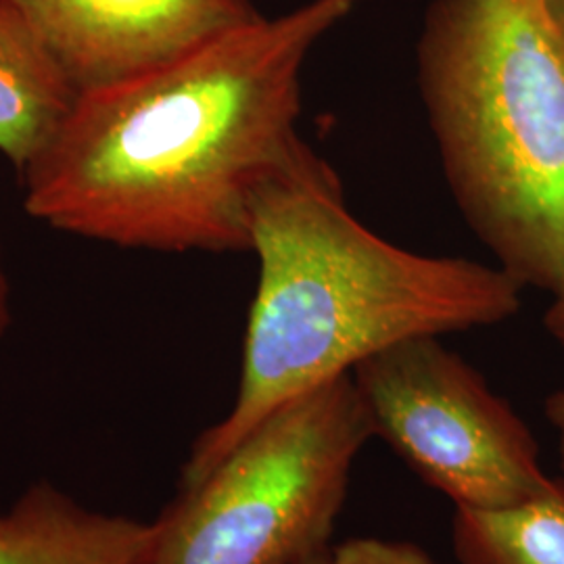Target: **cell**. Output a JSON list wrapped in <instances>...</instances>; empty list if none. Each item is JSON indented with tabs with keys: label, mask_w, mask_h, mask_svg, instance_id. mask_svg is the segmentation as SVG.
<instances>
[{
	"label": "cell",
	"mask_w": 564,
	"mask_h": 564,
	"mask_svg": "<svg viewBox=\"0 0 564 564\" xmlns=\"http://www.w3.org/2000/svg\"><path fill=\"white\" fill-rule=\"evenodd\" d=\"M364 0H305L80 93L21 174L30 218L162 253L249 251V207L305 141L303 69Z\"/></svg>",
	"instance_id": "1"
},
{
	"label": "cell",
	"mask_w": 564,
	"mask_h": 564,
	"mask_svg": "<svg viewBox=\"0 0 564 564\" xmlns=\"http://www.w3.org/2000/svg\"><path fill=\"white\" fill-rule=\"evenodd\" d=\"M260 281L237 400L197 437L181 489L205 479L263 419L395 343L506 323L524 286L500 265L423 256L345 205L339 174L303 144L249 207Z\"/></svg>",
	"instance_id": "2"
},
{
	"label": "cell",
	"mask_w": 564,
	"mask_h": 564,
	"mask_svg": "<svg viewBox=\"0 0 564 564\" xmlns=\"http://www.w3.org/2000/svg\"><path fill=\"white\" fill-rule=\"evenodd\" d=\"M421 99L464 220L523 286L564 289V42L540 0H433Z\"/></svg>",
	"instance_id": "3"
},
{
	"label": "cell",
	"mask_w": 564,
	"mask_h": 564,
	"mask_svg": "<svg viewBox=\"0 0 564 564\" xmlns=\"http://www.w3.org/2000/svg\"><path fill=\"white\" fill-rule=\"evenodd\" d=\"M375 437L351 372L279 405L158 521L142 564H302L328 547Z\"/></svg>",
	"instance_id": "4"
},
{
	"label": "cell",
	"mask_w": 564,
	"mask_h": 564,
	"mask_svg": "<svg viewBox=\"0 0 564 564\" xmlns=\"http://www.w3.org/2000/svg\"><path fill=\"white\" fill-rule=\"evenodd\" d=\"M375 437L456 508H506L552 481L531 429L440 337L395 343L351 370Z\"/></svg>",
	"instance_id": "5"
},
{
	"label": "cell",
	"mask_w": 564,
	"mask_h": 564,
	"mask_svg": "<svg viewBox=\"0 0 564 564\" xmlns=\"http://www.w3.org/2000/svg\"><path fill=\"white\" fill-rule=\"evenodd\" d=\"M86 93L260 20L253 0H7Z\"/></svg>",
	"instance_id": "6"
},
{
	"label": "cell",
	"mask_w": 564,
	"mask_h": 564,
	"mask_svg": "<svg viewBox=\"0 0 564 564\" xmlns=\"http://www.w3.org/2000/svg\"><path fill=\"white\" fill-rule=\"evenodd\" d=\"M153 523L90 510L51 484L0 512V564H142Z\"/></svg>",
	"instance_id": "7"
},
{
	"label": "cell",
	"mask_w": 564,
	"mask_h": 564,
	"mask_svg": "<svg viewBox=\"0 0 564 564\" xmlns=\"http://www.w3.org/2000/svg\"><path fill=\"white\" fill-rule=\"evenodd\" d=\"M78 97L32 25L0 0V155L20 176L53 141Z\"/></svg>",
	"instance_id": "8"
},
{
	"label": "cell",
	"mask_w": 564,
	"mask_h": 564,
	"mask_svg": "<svg viewBox=\"0 0 564 564\" xmlns=\"http://www.w3.org/2000/svg\"><path fill=\"white\" fill-rule=\"evenodd\" d=\"M452 544L458 564H564V479L506 508H456Z\"/></svg>",
	"instance_id": "9"
},
{
	"label": "cell",
	"mask_w": 564,
	"mask_h": 564,
	"mask_svg": "<svg viewBox=\"0 0 564 564\" xmlns=\"http://www.w3.org/2000/svg\"><path fill=\"white\" fill-rule=\"evenodd\" d=\"M328 564H442L421 545L379 538H351L330 547Z\"/></svg>",
	"instance_id": "10"
},
{
	"label": "cell",
	"mask_w": 564,
	"mask_h": 564,
	"mask_svg": "<svg viewBox=\"0 0 564 564\" xmlns=\"http://www.w3.org/2000/svg\"><path fill=\"white\" fill-rule=\"evenodd\" d=\"M545 419L558 435V456H561V468L564 473V389L554 391L545 400Z\"/></svg>",
	"instance_id": "11"
},
{
	"label": "cell",
	"mask_w": 564,
	"mask_h": 564,
	"mask_svg": "<svg viewBox=\"0 0 564 564\" xmlns=\"http://www.w3.org/2000/svg\"><path fill=\"white\" fill-rule=\"evenodd\" d=\"M545 330L550 337L564 347V289L554 295V302L550 303L544 316Z\"/></svg>",
	"instance_id": "12"
},
{
	"label": "cell",
	"mask_w": 564,
	"mask_h": 564,
	"mask_svg": "<svg viewBox=\"0 0 564 564\" xmlns=\"http://www.w3.org/2000/svg\"><path fill=\"white\" fill-rule=\"evenodd\" d=\"M9 324H11V286H9V274H7L2 242H0V339L4 337Z\"/></svg>",
	"instance_id": "13"
},
{
	"label": "cell",
	"mask_w": 564,
	"mask_h": 564,
	"mask_svg": "<svg viewBox=\"0 0 564 564\" xmlns=\"http://www.w3.org/2000/svg\"><path fill=\"white\" fill-rule=\"evenodd\" d=\"M540 4L564 42V0H540Z\"/></svg>",
	"instance_id": "14"
},
{
	"label": "cell",
	"mask_w": 564,
	"mask_h": 564,
	"mask_svg": "<svg viewBox=\"0 0 564 564\" xmlns=\"http://www.w3.org/2000/svg\"><path fill=\"white\" fill-rule=\"evenodd\" d=\"M328 552H330V550H326L323 554H316V556H312L310 561H305V563L302 564H328Z\"/></svg>",
	"instance_id": "15"
}]
</instances>
